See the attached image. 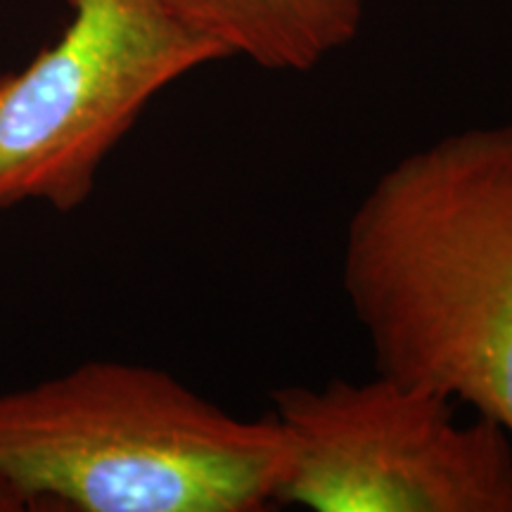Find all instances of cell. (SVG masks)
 <instances>
[{
    "label": "cell",
    "instance_id": "6da1fadb",
    "mask_svg": "<svg viewBox=\"0 0 512 512\" xmlns=\"http://www.w3.org/2000/svg\"><path fill=\"white\" fill-rule=\"evenodd\" d=\"M342 285L377 373L512 437V121L387 166L349 216Z\"/></svg>",
    "mask_w": 512,
    "mask_h": 512
},
{
    "label": "cell",
    "instance_id": "7a4b0ae2",
    "mask_svg": "<svg viewBox=\"0 0 512 512\" xmlns=\"http://www.w3.org/2000/svg\"><path fill=\"white\" fill-rule=\"evenodd\" d=\"M290 439L162 368L88 361L0 394V482L27 510L264 512Z\"/></svg>",
    "mask_w": 512,
    "mask_h": 512
},
{
    "label": "cell",
    "instance_id": "3957f363",
    "mask_svg": "<svg viewBox=\"0 0 512 512\" xmlns=\"http://www.w3.org/2000/svg\"><path fill=\"white\" fill-rule=\"evenodd\" d=\"M67 29L0 76V211H74L164 88L230 50L176 0H62Z\"/></svg>",
    "mask_w": 512,
    "mask_h": 512
},
{
    "label": "cell",
    "instance_id": "277c9868",
    "mask_svg": "<svg viewBox=\"0 0 512 512\" xmlns=\"http://www.w3.org/2000/svg\"><path fill=\"white\" fill-rule=\"evenodd\" d=\"M271 415L290 439L280 503L313 512H512V437L456 403L377 373L287 384Z\"/></svg>",
    "mask_w": 512,
    "mask_h": 512
},
{
    "label": "cell",
    "instance_id": "5b68a950",
    "mask_svg": "<svg viewBox=\"0 0 512 512\" xmlns=\"http://www.w3.org/2000/svg\"><path fill=\"white\" fill-rule=\"evenodd\" d=\"M233 57L268 72H311L361 31L368 0H176Z\"/></svg>",
    "mask_w": 512,
    "mask_h": 512
},
{
    "label": "cell",
    "instance_id": "8992f818",
    "mask_svg": "<svg viewBox=\"0 0 512 512\" xmlns=\"http://www.w3.org/2000/svg\"><path fill=\"white\" fill-rule=\"evenodd\" d=\"M27 510V503H24V498L17 494V491H12L8 484L0 482V512H22Z\"/></svg>",
    "mask_w": 512,
    "mask_h": 512
}]
</instances>
